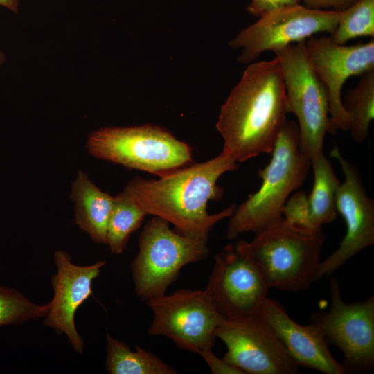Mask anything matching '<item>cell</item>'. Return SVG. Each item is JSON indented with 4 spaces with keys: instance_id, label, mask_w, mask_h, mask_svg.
I'll return each instance as SVG.
<instances>
[{
    "instance_id": "1",
    "label": "cell",
    "mask_w": 374,
    "mask_h": 374,
    "mask_svg": "<svg viewBox=\"0 0 374 374\" xmlns=\"http://www.w3.org/2000/svg\"><path fill=\"white\" fill-rule=\"evenodd\" d=\"M238 168V163L221 152L205 162H193L166 172L159 179L134 177L123 191L147 214L173 224L179 234L208 240L215 224L231 217L236 206L232 204L211 215L207 204L222 197L223 189L217 184L219 178Z\"/></svg>"
},
{
    "instance_id": "2",
    "label": "cell",
    "mask_w": 374,
    "mask_h": 374,
    "mask_svg": "<svg viewBox=\"0 0 374 374\" xmlns=\"http://www.w3.org/2000/svg\"><path fill=\"white\" fill-rule=\"evenodd\" d=\"M287 114L278 60L249 64L220 109L216 128L224 140L222 152L237 163L271 154Z\"/></svg>"
},
{
    "instance_id": "3",
    "label": "cell",
    "mask_w": 374,
    "mask_h": 374,
    "mask_svg": "<svg viewBox=\"0 0 374 374\" xmlns=\"http://www.w3.org/2000/svg\"><path fill=\"white\" fill-rule=\"evenodd\" d=\"M269 163L258 171L260 188L235 208L230 217L226 238L257 233L280 220L290 195L305 181L311 165L301 149L297 123L286 120L277 136Z\"/></svg>"
},
{
    "instance_id": "4",
    "label": "cell",
    "mask_w": 374,
    "mask_h": 374,
    "mask_svg": "<svg viewBox=\"0 0 374 374\" xmlns=\"http://www.w3.org/2000/svg\"><path fill=\"white\" fill-rule=\"evenodd\" d=\"M326 237L322 229L294 226L283 217L237 248L257 266L269 288L298 292L316 280Z\"/></svg>"
},
{
    "instance_id": "5",
    "label": "cell",
    "mask_w": 374,
    "mask_h": 374,
    "mask_svg": "<svg viewBox=\"0 0 374 374\" xmlns=\"http://www.w3.org/2000/svg\"><path fill=\"white\" fill-rule=\"evenodd\" d=\"M86 146L96 158L159 176L193 163L188 144L152 125L102 127L90 133Z\"/></svg>"
},
{
    "instance_id": "6",
    "label": "cell",
    "mask_w": 374,
    "mask_h": 374,
    "mask_svg": "<svg viewBox=\"0 0 374 374\" xmlns=\"http://www.w3.org/2000/svg\"><path fill=\"white\" fill-rule=\"evenodd\" d=\"M207 242L179 234L161 217L151 218L140 233L139 252L131 264L136 296L146 302L166 294L184 266L207 257Z\"/></svg>"
},
{
    "instance_id": "7",
    "label": "cell",
    "mask_w": 374,
    "mask_h": 374,
    "mask_svg": "<svg viewBox=\"0 0 374 374\" xmlns=\"http://www.w3.org/2000/svg\"><path fill=\"white\" fill-rule=\"evenodd\" d=\"M283 73L287 112L298 121L300 147L310 159L323 151L332 130L326 89L308 59L305 41L274 51Z\"/></svg>"
},
{
    "instance_id": "8",
    "label": "cell",
    "mask_w": 374,
    "mask_h": 374,
    "mask_svg": "<svg viewBox=\"0 0 374 374\" xmlns=\"http://www.w3.org/2000/svg\"><path fill=\"white\" fill-rule=\"evenodd\" d=\"M152 312L150 336H165L181 350L213 348L223 320L204 290L181 289L146 301Z\"/></svg>"
},
{
    "instance_id": "9",
    "label": "cell",
    "mask_w": 374,
    "mask_h": 374,
    "mask_svg": "<svg viewBox=\"0 0 374 374\" xmlns=\"http://www.w3.org/2000/svg\"><path fill=\"white\" fill-rule=\"evenodd\" d=\"M339 15V11L312 9L301 4L283 7L260 17L229 44L232 48H241L238 61L249 64L265 51L274 52L318 33L332 35Z\"/></svg>"
},
{
    "instance_id": "10",
    "label": "cell",
    "mask_w": 374,
    "mask_h": 374,
    "mask_svg": "<svg viewBox=\"0 0 374 374\" xmlns=\"http://www.w3.org/2000/svg\"><path fill=\"white\" fill-rule=\"evenodd\" d=\"M330 306L315 313L312 323L321 329L327 343L337 347L346 373L372 371L374 366V296L352 303L341 297L339 280L330 283Z\"/></svg>"
},
{
    "instance_id": "11",
    "label": "cell",
    "mask_w": 374,
    "mask_h": 374,
    "mask_svg": "<svg viewBox=\"0 0 374 374\" xmlns=\"http://www.w3.org/2000/svg\"><path fill=\"white\" fill-rule=\"evenodd\" d=\"M254 262L230 244L214 256L206 295L223 319L257 314L269 290Z\"/></svg>"
},
{
    "instance_id": "12",
    "label": "cell",
    "mask_w": 374,
    "mask_h": 374,
    "mask_svg": "<svg viewBox=\"0 0 374 374\" xmlns=\"http://www.w3.org/2000/svg\"><path fill=\"white\" fill-rule=\"evenodd\" d=\"M215 337L226 347L223 359L249 374H295L299 366L258 314L223 319Z\"/></svg>"
},
{
    "instance_id": "13",
    "label": "cell",
    "mask_w": 374,
    "mask_h": 374,
    "mask_svg": "<svg viewBox=\"0 0 374 374\" xmlns=\"http://www.w3.org/2000/svg\"><path fill=\"white\" fill-rule=\"evenodd\" d=\"M310 64L323 84L328 96L330 120L333 133L348 131L350 120L341 98L346 81L374 70V39L345 46L329 36L313 35L305 41Z\"/></svg>"
},
{
    "instance_id": "14",
    "label": "cell",
    "mask_w": 374,
    "mask_h": 374,
    "mask_svg": "<svg viewBox=\"0 0 374 374\" xmlns=\"http://www.w3.org/2000/svg\"><path fill=\"white\" fill-rule=\"evenodd\" d=\"M330 155L339 163L344 175L336 193L335 206L345 222L346 232L339 247L321 261L316 280L331 276L350 258L374 244L373 200L367 195L356 167L339 149L334 147Z\"/></svg>"
},
{
    "instance_id": "15",
    "label": "cell",
    "mask_w": 374,
    "mask_h": 374,
    "mask_svg": "<svg viewBox=\"0 0 374 374\" xmlns=\"http://www.w3.org/2000/svg\"><path fill=\"white\" fill-rule=\"evenodd\" d=\"M54 260L57 269L51 278L54 296L49 303L44 323L57 334H65L74 350L82 353L84 344L75 328V312L92 295L93 281L106 262L99 260L88 266L76 265L72 263L70 255L62 250L55 252Z\"/></svg>"
},
{
    "instance_id": "16",
    "label": "cell",
    "mask_w": 374,
    "mask_h": 374,
    "mask_svg": "<svg viewBox=\"0 0 374 374\" xmlns=\"http://www.w3.org/2000/svg\"><path fill=\"white\" fill-rule=\"evenodd\" d=\"M258 314L269 325L285 350L297 364L325 374H345L346 369L332 355L321 329L312 323L294 321L277 300L266 297Z\"/></svg>"
},
{
    "instance_id": "17",
    "label": "cell",
    "mask_w": 374,
    "mask_h": 374,
    "mask_svg": "<svg viewBox=\"0 0 374 374\" xmlns=\"http://www.w3.org/2000/svg\"><path fill=\"white\" fill-rule=\"evenodd\" d=\"M75 223L97 244H105L114 198L101 190L83 170H79L71 186Z\"/></svg>"
},
{
    "instance_id": "18",
    "label": "cell",
    "mask_w": 374,
    "mask_h": 374,
    "mask_svg": "<svg viewBox=\"0 0 374 374\" xmlns=\"http://www.w3.org/2000/svg\"><path fill=\"white\" fill-rule=\"evenodd\" d=\"M310 161L314 184L308 195V205L311 226L314 229H319L337 217L335 197L340 182L323 151L313 156Z\"/></svg>"
},
{
    "instance_id": "19",
    "label": "cell",
    "mask_w": 374,
    "mask_h": 374,
    "mask_svg": "<svg viewBox=\"0 0 374 374\" xmlns=\"http://www.w3.org/2000/svg\"><path fill=\"white\" fill-rule=\"evenodd\" d=\"M106 369L111 374H175L176 370L141 346L135 351L127 344L106 334Z\"/></svg>"
},
{
    "instance_id": "20",
    "label": "cell",
    "mask_w": 374,
    "mask_h": 374,
    "mask_svg": "<svg viewBox=\"0 0 374 374\" xmlns=\"http://www.w3.org/2000/svg\"><path fill=\"white\" fill-rule=\"evenodd\" d=\"M342 103L349 116L351 136L356 142L362 143L368 137L374 117V70L360 76L357 84L348 90Z\"/></svg>"
},
{
    "instance_id": "21",
    "label": "cell",
    "mask_w": 374,
    "mask_h": 374,
    "mask_svg": "<svg viewBox=\"0 0 374 374\" xmlns=\"http://www.w3.org/2000/svg\"><path fill=\"white\" fill-rule=\"evenodd\" d=\"M147 215V213L123 191L114 197L106 240V244L112 253H123L130 235L140 227Z\"/></svg>"
},
{
    "instance_id": "22",
    "label": "cell",
    "mask_w": 374,
    "mask_h": 374,
    "mask_svg": "<svg viewBox=\"0 0 374 374\" xmlns=\"http://www.w3.org/2000/svg\"><path fill=\"white\" fill-rule=\"evenodd\" d=\"M338 44L360 37H374V0H358L339 11L337 26L330 35Z\"/></svg>"
},
{
    "instance_id": "23",
    "label": "cell",
    "mask_w": 374,
    "mask_h": 374,
    "mask_svg": "<svg viewBox=\"0 0 374 374\" xmlns=\"http://www.w3.org/2000/svg\"><path fill=\"white\" fill-rule=\"evenodd\" d=\"M49 308V303L35 304L18 290L0 285V327L44 317Z\"/></svg>"
},
{
    "instance_id": "24",
    "label": "cell",
    "mask_w": 374,
    "mask_h": 374,
    "mask_svg": "<svg viewBox=\"0 0 374 374\" xmlns=\"http://www.w3.org/2000/svg\"><path fill=\"white\" fill-rule=\"evenodd\" d=\"M282 215L287 222L294 226L305 229L317 230L311 226L308 195L303 191L296 192L287 200Z\"/></svg>"
},
{
    "instance_id": "25",
    "label": "cell",
    "mask_w": 374,
    "mask_h": 374,
    "mask_svg": "<svg viewBox=\"0 0 374 374\" xmlns=\"http://www.w3.org/2000/svg\"><path fill=\"white\" fill-rule=\"evenodd\" d=\"M302 0H251L247 10L251 15L260 17L273 10L301 4Z\"/></svg>"
},
{
    "instance_id": "26",
    "label": "cell",
    "mask_w": 374,
    "mask_h": 374,
    "mask_svg": "<svg viewBox=\"0 0 374 374\" xmlns=\"http://www.w3.org/2000/svg\"><path fill=\"white\" fill-rule=\"evenodd\" d=\"M198 353L206 362L213 374H244L238 368L217 357L213 353L212 348L200 350Z\"/></svg>"
},
{
    "instance_id": "27",
    "label": "cell",
    "mask_w": 374,
    "mask_h": 374,
    "mask_svg": "<svg viewBox=\"0 0 374 374\" xmlns=\"http://www.w3.org/2000/svg\"><path fill=\"white\" fill-rule=\"evenodd\" d=\"M358 0H302L303 5L316 10L342 11Z\"/></svg>"
},
{
    "instance_id": "28",
    "label": "cell",
    "mask_w": 374,
    "mask_h": 374,
    "mask_svg": "<svg viewBox=\"0 0 374 374\" xmlns=\"http://www.w3.org/2000/svg\"><path fill=\"white\" fill-rule=\"evenodd\" d=\"M19 0H0V6L6 8L14 13L19 10Z\"/></svg>"
},
{
    "instance_id": "29",
    "label": "cell",
    "mask_w": 374,
    "mask_h": 374,
    "mask_svg": "<svg viewBox=\"0 0 374 374\" xmlns=\"http://www.w3.org/2000/svg\"><path fill=\"white\" fill-rule=\"evenodd\" d=\"M6 55L5 53L0 50V66L2 65L6 61Z\"/></svg>"
}]
</instances>
